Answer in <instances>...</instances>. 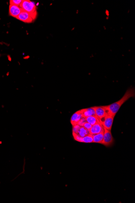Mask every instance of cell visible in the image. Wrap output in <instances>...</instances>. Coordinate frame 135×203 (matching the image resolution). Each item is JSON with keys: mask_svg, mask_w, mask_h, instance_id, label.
Instances as JSON below:
<instances>
[{"mask_svg": "<svg viewBox=\"0 0 135 203\" xmlns=\"http://www.w3.org/2000/svg\"><path fill=\"white\" fill-rule=\"evenodd\" d=\"M135 90L133 89H128L125 94L120 100L114 103L109 105L104 106L107 111V115H110L115 117V115L117 113L122 105L129 98L134 97Z\"/></svg>", "mask_w": 135, "mask_h": 203, "instance_id": "cell-1", "label": "cell"}, {"mask_svg": "<svg viewBox=\"0 0 135 203\" xmlns=\"http://www.w3.org/2000/svg\"><path fill=\"white\" fill-rule=\"evenodd\" d=\"M20 7L23 10L28 13L34 20L35 19L37 15V7L33 2L29 0H22Z\"/></svg>", "mask_w": 135, "mask_h": 203, "instance_id": "cell-2", "label": "cell"}, {"mask_svg": "<svg viewBox=\"0 0 135 203\" xmlns=\"http://www.w3.org/2000/svg\"><path fill=\"white\" fill-rule=\"evenodd\" d=\"M114 118V117L112 116L107 115L104 118L100 119L99 121L105 128L111 131L113 122Z\"/></svg>", "mask_w": 135, "mask_h": 203, "instance_id": "cell-3", "label": "cell"}, {"mask_svg": "<svg viewBox=\"0 0 135 203\" xmlns=\"http://www.w3.org/2000/svg\"><path fill=\"white\" fill-rule=\"evenodd\" d=\"M104 128V137L102 144L105 145V146H110L113 142V138L112 135L111 131Z\"/></svg>", "mask_w": 135, "mask_h": 203, "instance_id": "cell-4", "label": "cell"}, {"mask_svg": "<svg viewBox=\"0 0 135 203\" xmlns=\"http://www.w3.org/2000/svg\"><path fill=\"white\" fill-rule=\"evenodd\" d=\"M16 18L22 22L26 23H31L34 21L30 15L23 10Z\"/></svg>", "mask_w": 135, "mask_h": 203, "instance_id": "cell-5", "label": "cell"}, {"mask_svg": "<svg viewBox=\"0 0 135 203\" xmlns=\"http://www.w3.org/2000/svg\"><path fill=\"white\" fill-rule=\"evenodd\" d=\"M92 108L95 111V116H97L99 120L107 115V111L104 106L93 107Z\"/></svg>", "mask_w": 135, "mask_h": 203, "instance_id": "cell-6", "label": "cell"}, {"mask_svg": "<svg viewBox=\"0 0 135 203\" xmlns=\"http://www.w3.org/2000/svg\"><path fill=\"white\" fill-rule=\"evenodd\" d=\"M104 131V127L100 122L96 123L94 125H92L90 130H89L90 134L92 135L101 133Z\"/></svg>", "mask_w": 135, "mask_h": 203, "instance_id": "cell-7", "label": "cell"}, {"mask_svg": "<svg viewBox=\"0 0 135 203\" xmlns=\"http://www.w3.org/2000/svg\"><path fill=\"white\" fill-rule=\"evenodd\" d=\"M22 9L20 7L10 5L9 6V14L10 16L16 18L20 14Z\"/></svg>", "mask_w": 135, "mask_h": 203, "instance_id": "cell-8", "label": "cell"}, {"mask_svg": "<svg viewBox=\"0 0 135 203\" xmlns=\"http://www.w3.org/2000/svg\"><path fill=\"white\" fill-rule=\"evenodd\" d=\"M82 118L81 110L76 111L75 113L72 115L71 119V122L72 126L77 124L79 121L81 120Z\"/></svg>", "mask_w": 135, "mask_h": 203, "instance_id": "cell-9", "label": "cell"}, {"mask_svg": "<svg viewBox=\"0 0 135 203\" xmlns=\"http://www.w3.org/2000/svg\"><path fill=\"white\" fill-rule=\"evenodd\" d=\"M81 110L82 117L83 118H86L87 117L95 116V111L93 108H88L82 109Z\"/></svg>", "mask_w": 135, "mask_h": 203, "instance_id": "cell-10", "label": "cell"}, {"mask_svg": "<svg viewBox=\"0 0 135 203\" xmlns=\"http://www.w3.org/2000/svg\"><path fill=\"white\" fill-rule=\"evenodd\" d=\"M104 132L97 133V134L93 135V143H99L102 144L104 137Z\"/></svg>", "mask_w": 135, "mask_h": 203, "instance_id": "cell-11", "label": "cell"}, {"mask_svg": "<svg viewBox=\"0 0 135 203\" xmlns=\"http://www.w3.org/2000/svg\"><path fill=\"white\" fill-rule=\"evenodd\" d=\"M85 119H86V122H88L92 126L100 122L99 119L95 116L87 117L85 118Z\"/></svg>", "mask_w": 135, "mask_h": 203, "instance_id": "cell-12", "label": "cell"}, {"mask_svg": "<svg viewBox=\"0 0 135 203\" xmlns=\"http://www.w3.org/2000/svg\"><path fill=\"white\" fill-rule=\"evenodd\" d=\"M77 134L78 135L80 136L83 138L87 136L90 133L88 130H87L84 127H81Z\"/></svg>", "mask_w": 135, "mask_h": 203, "instance_id": "cell-13", "label": "cell"}, {"mask_svg": "<svg viewBox=\"0 0 135 203\" xmlns=\"http://www.w3.org/2000/svg\"><path fill=\"white\" fill-rule=\"evenodd\" d=\"M83 143H93V135H92L89 134L87 136L83 138Z\"/></svg>", "mask_w": 135, "mask_h": 203, "instance_id": "cell-14", "label": "cell"}, {"mask_svg": "<svg viewBox=\"0 0 135 203\" xmlns=\"http://www.w3.org/2000/svg\"><path fill=\"white\" fill-rule=\"evenodd\" d=\"M22 1V0H10L9 1L10 5L20 7Z\"/></svg>", "mask_w": 135, "mask_h": 203, "instance_id": "cell-15", "label": "cell"}, {"mask_svg": "<svg viewBox=\"0 0 135 203\" xmlns=\"http://www.w3.org/2000/svg\"><path fill=\"white\" fill-rule=\"evenodd\" d=\"M72 135H73V137H74L75 140L80 142H83V138L82 137L74 133V132H72Z\"/></svg>", "mask_w": 135, "mask_h": 203, "instance_id": "cell-16", "label": "cell"}, {"mask_svg": "<svg viewBox=\"0 0 135 203\" xmlns=\"http://www.w3.org/2000/svg\"><path fill=\"white\" fill-rule=\"evenodd\" d=\"M80 127H81V126H80L78 124L73 125L72 132H74V133H77L78 131L79 130Z\"/></svg>", "mask_w": 135, "mask_h": 203, "instance_id": "cell-17", "label": "cell"}, {"mask_svg": "<svg viewBox=\"0 0 135 203\" xmlns=\"http://www.w3.org/2000/svg\"><path fill=\"white\" fill-rule=\"evenodd\" d=\"M86 122V119H85V118H82L81 120L79 121L78 123L77 124L79 125L81 127H83V125L85 122Z\"/></svg>", "mask_w": 135, "mask_h": 203, "instance_id": "cell-18", "label": "cell"}, {"mask_svg": "<svg viewBox=\"0 0 135 203\" xmlns=\"http://www.w3.org/2000/svg\"><path fill=\"white\" fill-rule=\"evenodd\" d=\"M83 127H84V128H85L87 130L89 131V130H90L91 127H92V125H91L90 124V123H89L88 122H85V123H84V125H83Z\"/></svg>", "mask_w": 135, "mask_h": 203, "instance_id": "cell-19", "label": "cell"}]
</instances>
